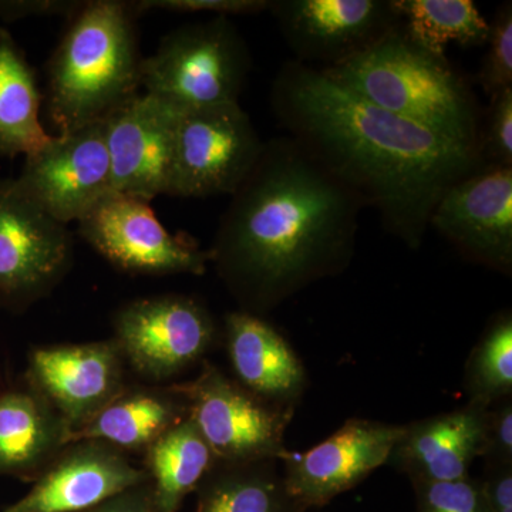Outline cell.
<instances>
[{
    "mask_svg": "<svg viewBox=\"0 0 512 512\" xmlns=\"http://www.w3.org/2000/svg\"><path fill=\"white\" fill-rule=\"evenodd\" d=\"M43 101L35 69L8 30L0 28V157H29L52 140L40 120Z\"/></svg>",
    "mask_w": 512,
    "mask_h": 512,
    "instance_id": "cell-22",
    "label": "cell"
},
{
    "mask_svg": "<svg viewBox=\"0 0 512 512\" xmlns=\"http://www.w3.org/2000/svg\"><path fill=\"white\" fill-rule=\"evenodd\" d=\"M181 113L170 101L140 92L103 120L114 191L148 202L167 194Z\"/></svg>",
    "mask_w": 512,
    "mask_h": 512,
    "instance_id": "cell-15",
    "label": "cell"
},
{
    "mask_svg": "<svg viewBox=\"0 0 512 512\" xmlns=\"http://www.w3.org/2000/svg\"><path fill=\"white\" fill-rule=\"evenodd\" d=\"M406 36L431 55L446 57L450 43L481 46L490 22L471 0H393Z\"/></svg>",
    "mask_w": 512,
    "mask_h": 512,
    "instance_id": "cell-25",
    "label": "cell"
},
{
    "mask_svg": "<svg viewBox=\"0 0 512 512\" xmlns=\"http://www.w3.org/2000/svg\"><path fill=\"white\" fill-rule=\"evenodd\" d=\"M417 512H487L480 481H412Z\"/></svg>",
    "mask_w": 512,
    "mask_h": 512,
    "instance_id": "cell-28",
    "label": "cell"
},
{
    "mask_svg": "<svg viewBox=\"0 0 512 512\" xmlns=\"http://www.w3.org/2000/svg\"><path fill=\"white\" fill-rule=\"evenodd\" d=\"M144 454L154 512H178L184 498L197 491L217 464V458L190 417L163 434Z\"/></svg>",
    "mask_w": 512,
    "mask_h": 512,
    "instance_id": "cell-23",
    "label": "cell"
},
{
    "mask_svg": "<svg viewBox=\"0 0 512 512\" xmlns=\"http://www.w3.org/2000/svg\"><path fill=\"white\" fill-rule=\"evenodd\" d=\"M467 403L488 407L512 397V315L494 316L468 356L463 377Z\"/></svg>",
    "mask_w": 512,
    "mask_h": 512,
    "instance_id": "cell-26",
    "label": "cell"
},
{
    "mask_svg": "<svg viewBox=\"0 0 512 512\" xmlns=\"http://www.w3.org/2000/svg\"><path fill=\"white\" fill-rule=\"evenodd\" d=\"M478 154L483 164L512 165V89L490 97Z\"/></svg>",
    "mask_w": 512,
    "mask_h": 512,
    "instance_id": "cell-29",
    "label": "cell"
},
{
    "mask_svg": "<svg viewBox=\"0 0 512 512\" xmlns=\"http://www.w3.org/2000/svg\"><path fill=\"white\" fill-rule=\"evenodd\" d=\"M403 431L404 424L350 419L306 453L289 451L282 477L293 504L302 512L352 490L387 464Z\"/></svg>",
    "mask_w": 512,
    "mask_h": 512,
    "instance_id": "cell-14",
    "label": "cell"
},
{
    "mask_svg": "<svg viewBox=\"0 0 512 512\" xmlns=\"http://www.w3.org/2000/svg\"><path fill=\"white\" fill-rule=\"evenodd\" d=\"M150 481L127 454L96 440L67 444L29 493L3 512H82Z\"/></svg>",
    "mask_w": 512,
    "mask_h": 512,
    "instance_id": "cell-17",
    "label": "cell"
},
{
    "mask_svg": "<svg viewBox=\"0 0 512 512\" xmlns=\"http://www.w3.org/2000/svg\"><path fill=\"white\" fill-rule=\"evenodd\" d=\"M82 512H154L150 481L130 488L103 504Z\"/></svg>",
    "mask_w": 512,
    "mask_h": 512,
    "instance_id": "cell-34",
    "label": "cell"
},
{
    "mask_svg": "<svg viewBox=\"0 0 512 512\" xmlns=\"http://www.w3.org/2000/svg\"><path fill=\"white\" fill-rule=\"evenodd\" d=\"M278 463L215 464L198 485L195 512H301L286 491Z\"/></svg>",
    "mask_w": 512,
    "mask_h": 512,
    "instance_id": "cell-24",
    "label": "cell"
},
{
    "mask_svg": "<svg viewBox=\"0 0 512 512\" xmlns=\"http://www.w3.org/2000/svg\"><path fill=\"white\" fill-rule=\"evenodd\" d=\"M466 258L511 276L512 165H478L443 195L430 217Z\"/></svg>",
    "mask_w": 512,
    "mask_h": 512,
    "instance_id": "cell-12",
    "label": "cell"
},
{
    "mask_svg": "<svg viewBox=\"0 0 512 512\" xmlns=\"http://www.w3.org/2000/svg\"><path fill=\"white\" fill-rule=\"evenodd\" d=\"M480 458L485 463L512 464V397L488 407Z\"/></svg>",
    "mask_w": 512,
    "mask_h": 512,
    "instance_id": "cell-31",
    "label": "cell"
},
{
    "mask_svg": "<svg viewBox=\"0 0 512 512\" xmlns=\"http://www.w3.org/2000/svg\"><path fill=\"white\" fill-rule=\"evenodd\" d=\"M183 397L217 463L278 460L289 453L285 434L295 409L255 396L217 366L202 363L191 382L170 386Z\"/></svg>",
    "mask_w": 512,
    "mask_h": 512,
    "instance_id": "cell-6",
    "label": "cell"
},
{
    "mask_svg": "<svg viewBox=\"0 0 512 512\" xmlns=\"http://www.w3.org/2000/svg\"><path fill=\"white\" fill-rule=\"evenodd\" d=\"M487 53L477 73V82L488 99L512 89V3L498 8L487 37Z\"/></svg>",
    "mask_w": 512,
    "mask_h": 512,
    "instance_id": "cell-27",
    "label": "cell"
},
{
    "mask_svg": "<svg viewBox=\"0 0 512 512\" xmlns=\"http://www.w3.org/2000/svg\"><path fill=\"white\" fill-rule=\"evenodd\" d=\"M84 0H0V19L66 18L76 15Z\"/></svg>",
    "mask_w": 512,
    "mask_h": 512,
    "instance_id": "cell-32",
    "label": "cell"
},
{
    "mask_svg": "<svg viewBox=\"0 0 512 512\" xmlns=\"http://www.w3.org/2000/svg\"><path fill=\"white\" fill-rule=\"evenodd\" d=\"M133 2L84 0L47 62L46 109L57 134L100 123L140 93Z\"/></svg>",
    "mask_w": 512,
    "mask_h": 512,
    "instance_id": "cell-3",
    "label": "cell"
},
{
    "mask_svg": "<svg viewBox=\"0 0 512 512\" xmlns=\"http://www.w3.org/2000/svg\"><path fill=\"white\" fill-rule=\"evenodd\" d=\"M80 237L117 271L137 276L197 275L210 249L161 224L151 202L111 190L77 221Z\"/></svg>",
    "mask_w": 512,
    "mask_h": 512,
    "instance_id": "cell-9",
    "label": "cell"
},
{
    "mask_svg": "<svg viewBox=\"0 0 512 512\" xmlns=\"http://www.w3.org/2000/svg\"><path fill=\"white\" fill-rule=\"evenodd\" d=\"M225 345L237 382L276 406L295 409L308 387V373L288 340L264 316L229 312Z\"/></svg>",
    "mask_w": 512,
    "mask_h": 512,
    "instance_id": "cell-18",
    "label": "cell"
},
{
    "mask_svg": "<svg viewBox=\"0 0 512 512\" xmlns=\"http://www.w3.org/2000/svg\"><path fill=\"white\" fill-rule=\"evenodd\" d=\"M480 483L487 512H512V464L485 463Z\"/></svg>",
    "mask_w": 512,
    "mask_h": 512,
    "instance_id": "cell-33",
    "label": "cell"
},
{
    "mask_svg": "<svg viewBox=\"0 0 512 512\" xmlns=\"http://www.w3.org/2000/svg\"><path fill=\"white\" fill-rule=\"evenodd\" d=\"M485 413L484 407L466 403L453 412L404 424L387 464L412 481L470 477V467L483 447Z\"/></svg>",
    "mask_w": 512,
    "mask_h": 512,
    "instance_id": "cell-19",
    "label": "cell"
},
{
    "mask_svg": "<svg viewBox=\"0 0 512 512\" xmlns=\"http://www.w3.org/2000/svg\"><path fill=\"white\" fill-rule=\"evenodd\" d=\"M251 53L225 16L175 28L141 64V89L183 110L239 103Z\"/></svg>",
    "mask_w": 512,
    "mask_h": 512,
    "instance_id": "cell-5",
    "label": "cell"
},
{
    "mask_svg": "<svg viewBox=\"0 0 512 512\" xmlns=\"http://www.w3.org/2000/svg\"><path fill=\"white\" fill-rule=\"evenodd\" d=\"M276 119L406 247L419 249L441 195L481 165L473 148L403 119L286 62L271 90Z\"/></svg>",
    "mask_w": 512,
    "mask_h": 512,
    "instance_id": "cell-2",
    "label": "cell"
},
{
    "mask_svg": "<svg viewBox=\"0 0 512 512\" xmlns=\"http://www.w3.org/2000/svg\"><path fill=\"white\" fill-rule=\"evenodd\" d=\"M69 426L28 384L0 393V477L36 480L70 443Z\"/></svg>",
    "mask_w": 512,
    "mask_h": 512,
    "instance_id": "cell-20",
    "label": "cell"
},
{
    "mask_svg": "<svg viewBox=\"0 0 512 512\" xmlns=\"http://www.w3.org/2000/svg\"><path fill=\"white\" fill-rule=\"evenodd\" d=\"M188 417L187 404L171 387H127L92 420L70 436V443L96 440L127 451H146Z\"/></svg>",
    "mask_w": 512,
    "mask_h": 512,
    "instance_id": "cell-21",
    "label": "cell"
},
{
    "mask_svg": "<svg viewBox=\"0 0 512 512\" xmlns=\"http://www.w3.org/2000/svg\"><path fill=\"white\" fill-rule=\"evenodd\" d=\"M264 143L239 103L183 110L165 195L234 194L255 167Z\"/></svg>",
    "mask_w": 512,
    "mask_h": 512,
    "instance_id": "cell-7",
    "label": "cell"
},
{
    "mask_svg": "<svg viewBox=\"0 0 512 512\" xmlns=\"http://www.w3.org/2000/svg\"><path fill=\"white\" fill-rule=\"evenodd\" d=\"M74 239L20 190L0 178V306L23 312L47 298L73 266Z\"/></svg>",
    "mask_w": 512,
    "mask_h": 512,
    "instance_id": "cell-8",
    "label": "cell"
},
{
    "mask_svg": "<svg viewBox=\"0 0 512 512\" xmlns=\"http://www.w3.org/2000/svg\"><path fill=\"white\" fill-rule=\"evenodd\" d=\"M26 384L74 433L126 389L124 359L113 339L39 346L30 352Z\"/></svg>",
    "mask_w": 512,
    "mask_h": 512,
    "instance_id": "cell-16",
    "label": "cell"
},
{
    "mask_svg": "<svg viewBox=\"0 0 512 512\" xmlns=\"http://www.w3.org/2000/svg\"><path fill=\"white\" fill-rule=\"evenodd\" d=\"M113 328L124 363L154 382L171 379L200 362L217 339L211 312L180 293L126 303L114 315Z\"/></svg>",
    "mask_w": 512,
    "mask_h": 512,
    "instance_id": "cell-10",
    "label": "cell"
},
{
    "mask_svg": "<svg viewBox=\"0 0 512 512\" xmlns=\"http://www.w3.org/2000/svg\"><path fill=\"white\" fill-rule=\"evenodd\" d=\"M16 181L50 217L77 224L113 190L103 121L53 136L42 150L25 157Z\"/></svg>",
    "mask_w": 512,
    "mask_h": 512,
    "instance_id": "cell-13",
    "label": "cell"
},
{
    "mask_svg": "<svg viewBox=\"0 0 512 512\" xmlns=\"http://www.w3.org/2000/svg\"><path fill=\"white\" fill-rule=\"evenodd\" d=\"M138 16L151 10L174 13H212L214 16L255 15L269 9V0H138Z\"/></svg>",
    "mask_w": 512,
    "mask_h": 512,
    "instance_id": "cell-30",
    "label": "cell"
},
{
    "mask_svg": "<svg viewBox=\"0 0 512 512\" xmlns=\"http://www.w3.org/2000/svg\"><path fill=\"white\" fill-rule=\"evenodd\" d=\"M296 62L328 70L400 25L393 0H269Z\"/></svg>",
    "mask_w": 512,
    "mask_h": 512,
    "instance_id": "cell-11",
    "label": "cell"
},
{
    "mask_svg": "<svg viewBox=\"0 0 512 512\" xmlns=\"http://www.w3.org/2000/svg\"><path fill=\"white\" fill-rule=\"evenodd\" d=\"M322 72L380 109L478 153L481 120L470 87L446 57L421 49L400 25L348 62Z\"/></svg>",
    "mask_w": 512,
    "mask_h": 512,
    "instance_id": "cell-4",
    "label": "cell"
},
{
    "mask_svg": "<svg viewBox=\"0 0 512 512\" xmlns=\"http://www.w3.org/2000/svg\"><path fill=\"white\" fill-rule=\"evenodd\" d=\"M363 207L295 138H272L231 195L211 264L241 311L265 316L349 268Z\"/></svg>",
    "mask_w": 512,
    "mask_h": 512,
    "instance_id": "cell-1",
    "label": "cell"
}]
</instances>
